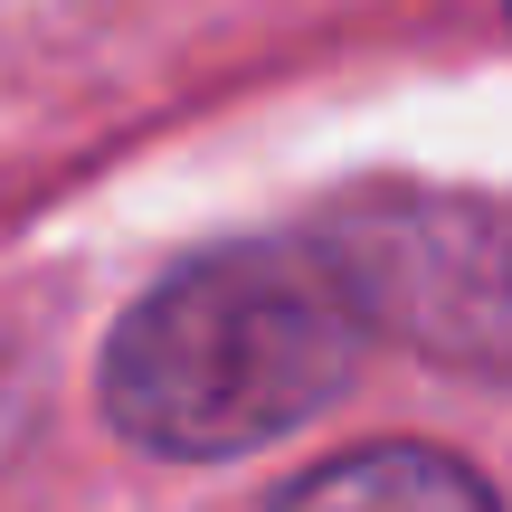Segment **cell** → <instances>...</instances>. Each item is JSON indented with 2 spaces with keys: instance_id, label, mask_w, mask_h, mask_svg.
<instances>
[{
  "instance_id": "7a4b0ae2",
  "label": "cell",
  "mask_w": 512,
  "mask_h": 512,
  "mask_svg": "<svg viewBox=\"0 0 512 512\" xmlns=\"http://www.w3.org/2000/svg\"><path fill=\"white\" fill-rule=\"evenodd\" d=\"M304 238L370 332H399L446 370L512 380V200L380 181L332 200Z\"/></svg>"
},
{
  "instance_id": "3957f363",
  "label": "cell",
  "mask_w": 512,
  "mask_h": 512,
  "mask_svg": "<svg viewBox=\"0 0 512 512\" xmlns=\"http://www.w3.org/2000/svg\"><path fill=\"white\" fill-rule=\"evenodd\" d=\"M275 512H503V503L446 446H351V456L313 465Z\"/></svg>"
},
{
  "instance_id": "6da1fadb",
  "label": "cell",
  "mask_w": 512,
  "mask_h": 512,
  "mask_svg": "<svg viewBox=\"0 0 512 512\" xmlns=\"http://www.w3.org/2000/svg\"><path fill=\"white\" fill-rule=\"evenodd\" d=\"M361 304L313 238H247L171 266L105 342V418L143 456L219 465L304 427L361 370Z\"/></svg>"
}]
</instances>
